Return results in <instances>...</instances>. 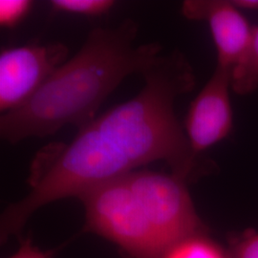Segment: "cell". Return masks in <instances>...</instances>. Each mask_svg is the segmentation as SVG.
<instances>
[{
  "label": "cell",
  "instance_id": "277c9868",
  "mask_svg": "<svg viewBox=\"0 0 258 258\" xmlns=\"http://www.w3.org/2000/svg\"><path fill=\"white\" fill-rule=\"evenodd\" d=\"M125 177L166 253L183 240L209 232L182 178L148 169Z\"/></svg>",
  "mask_w": 258,
  "mask_h": 258
},
{
  "label": "cell",
  "instance_id": "5bb4252c",
  "mask_svg": "<svg viewBox=\"0 0 258 258\" xmlns=\"http://www.w3.org/2000/svg\"><path fill=\"white\" fill-rule=\"evenodd\" d=\"M231 2L240 11H258V0H232Z\"/></svg>",
  "mask_w": 258,
  "mask_h": 258
},
{
  "label": "cell",
  "instance_id": "52a82bcc",
  "mask_svg": "<svg viewBox=\"0 0 258 258\" xmlns=\"http://www.w3.org/2000/svg\"><path fill=\"white\" fill-rule=\"evenodd\" d=\"M185 19L208 23L217 52V66L232 69L247 51L253 28L231 1L186 0L181 7Z\"/></svg>",
  "mask_w": 258,
  "mask_h": 258
},
{
  "label": "cell",
  "instance_id": "7a4b0ae2",
  "mask_svg": "<svg viewBox=\"0 0 258 258\" xmlns=\"http://www.w3.org/2000/svg\"><path fill=\"white\" fill-rule=\"evenodd\" d=\"M138 30L131 19L117 27L93 29L80 51L28 102L2 114V140L17 144L53 135L68 124L81 129L94 120L102 102L126 77L142 73L162 53L158 42L135 45Z\"/></svg>",
  "mask_w": 258,
  "mask_h": 258
},
{
  "label": "cell",
  "instance_id": "8fae6325",
  "mask_svg": "<svg viewBox=\"0 0 258 258\" xmlns=\"http://www.w3.org/2000/svg\"><path fill=\"white\" fill-rule=\"evenodd\" d=\"M227 252L229 258H258V231L247 230L231 235Z\"/></svg>",
  "mask_w": 258,
  "mask_h": 258
},
{
  "label": "cell",
  "instance_id": "6da1fadb",
  "mask_svg": "<svg viewBox=\"0 0 258 258\" xmlns=\"http://www.w3.org/2000/svg\"><path fill=\"white\" fill-rule=\"evenodd\" d=\"M142 90L79 129L70 143L51 144L34 159L30 192L1 215V240L20 233L38 209L83 194L163 161L186 183L215 164L194 151L176 117V100L195 87L194 68L179 50L159 55L141 73Z\"/></svg>",
  "mask_w": 258,
  "mask_h": 258
},
{
  "label": "cell",
  "instance_id": "30bf717a",
  "mask_svg": "<svg viewBox=\"0 0 258 258\" xmlns=\"http://www.w3.org/2000/svg\"><path fill=\"white\" fill-rule=\"evenodd\" d=\"M52 11L85 17H100L107 14L115 5L113 0H52Z\"/></svg>",
  "mask_w": 258,
  "mask_h": 258
},
{
  "label": "cell",
  "instance_id": "ba28073f",
  "mask_svg": "<svg viewBox=\"0 0 258 258\" xmlns=\"http://www.w3.org/2000/svg\"><path fill=\"white\" fill-rule=\"evenodd\" d=\"M231 86L240 96L249 95L258 89V26L253 28L247 51L232 69Z\"/></svg>",
  "mask_w": 258,
  "mask_h": 258
},
{
  "label": "cell",
  "instance_id": "3957f363",
  "mask_svg": "<svg viewBox=\"0 0 258 258\" xmlns=\"http://www.w3.org/2000/svg\"><path fill=\"white\" fill-rule=\"evenodd\" d=\"M85 230L116 244L132 258H163L166 250L125 176L101 184L79 198Z\"/></svg>",
  "mask_w": 258,
  "mask_h": 258
},
{
  "label": "cell",
  "instance_id": "9c48e42d",
  "mask_svg": "<svg viewBox=\"0 0 258 258\" xmlns=\"http://www.w3.org/2000/svg\"><path fill=\"white\" fill-rule=\"evenodd\" d=\"M163 258H229L227 249L208 237L199 234L176 244Z\"/></svg>",
  "mask_w": 258,
  "mask_h": 258
},
{
  "label": "cell",
  "instance_id": "7c38bea8",
  "mask_svg": "<svg viewBox=\"0 0 258 258\" xmlns=\"http://www.w3.org/2000/svg\"><path fill=\"white\" fill-rule=\"evenodd\" d=\"M34 5L30 0H1L0 24L3 28H15L27 17Z\"/></svg>",
  "mask_w": 258,
  "mask_h": 258
},
{
  "label": "cell",
  "instance_id": "4fadbf2b",
  "mask_svg": "<svg viewBox=\"0 0 258 258\" xmlns=\"http://www.w3.org/2000/svg\"><path fill=\"white\" fill-rule=\"evenodd\" d=\"M51 253L42 251L36 247L29 238L22 240L19 249L9 258H50Z\"/></svg>",
  "mask_w": 258,
  "mask_h": 258
},
{
  "label": "cell",
  "instance_id": "8992f818",
  "mask_svg": "<svg viewBox=\"0 0 258 258\" xmlns=\"http://www.w3.org/2000/svg\"><path fill=\"white\" fill-rule=\"evenodd\" d=\"M231 70L216 65L212 78L190 103L184 120L185 135L194 152H204L227 138L233 128L229 90Z\"/></svg>",
  "mask_w": 258,
  "mask_h": 258
},
{
  "label": "cell",
  "instance_id": "5b68a950",
  "mask_svg": "<svg viewBox=\"0 0 258 258\" xmlns=\"http://www.w3.org/2000/svg\"><path fill=\"white\" fill-rule=\"evenodd\" d=\"M68 54V48L61 42L30 43L1 49V113L15 110L28 102L64 63Z\"/></svg>",
  "mask_w": 258,
  "mask_h": 258
}]
</instances>
